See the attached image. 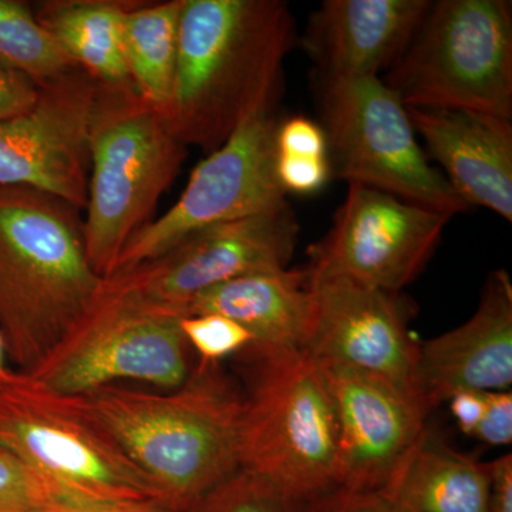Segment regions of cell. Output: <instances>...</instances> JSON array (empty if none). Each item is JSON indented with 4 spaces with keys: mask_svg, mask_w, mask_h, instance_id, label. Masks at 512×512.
<instances>
[{
    "mask_svg": "<svg viewBox=\"0 0 512 512\" xmlns=\"http://www.w3.org/2000/svg\"><path fill=\"white\" fill-rule=\"evenodd\" d=\"M0 64L37 86L77 69L28 5L0 0Z\"/></svg>",
    "mask_w": 512,
    "mask_h": 512,
    "instance_id": "cell-23",
    "label": "cell"
},
{
    "mask_svg": "<svg viewBox=\"0 0 512 512\" xmlns=\"http://www.w3.org/2000/svg\"><path fill=\"white\" fill-rule=\"evenodd\" d=\"M512 384V284L488 276L476 313L417 349L414 393L433 410L458 390L507 392Z\"/></svg>",
    "mask_w": 512,
    "mask_h": 512,
    "instance_id": "cell-16",
    "label": "cell"
},
{
    "mask_svg": "<svg viewBox=\"0 0 512 512\" xmlns=\"http://www.w3.org/2000/svg\"><path fill=\"white\" fill-rule=\"evenodd\" d=\"M215 313L252 336L251 356L305 350L313 320L308 268L255 272L214 286L192 299L184 316Z\"/></svg>",
    "mask_w": 512,
    "mask_h": 512,
    "instance_id": "cell-19",
    "label": "cell"
},
{
    "mask_svg": "<svg viewBox=\"0 0 512 512\" xmlns=\"http://www.w3.org/2000/svg\"><path fill=\"white\" fill-rule=\"evenodd\" d=\"M275 141L278 154L329 158L325 131L308 117H289L279 121Z\"/></svg>",
    "mask_w": 512,
    "mask_h": 512,
    "instance_id": "cell-28",
    "label": "cell"
},
{
    "mask_svg": "<svg viewBox=\"0 0 512 512\" xmlns=\"http://www.w3.org/2000/svg\"><path fill=\"white\" fill-rule=\"evenodd\" d=\"M183 6L184 0L136 2L124 25V55L131 84L160 110L167 106L173 90Z\"/></svg>",
    "mask_w": 512,
    "mask_h": 512,
    "instance_id": "cell-22",
    "label": "cell"
},
{
    "mask_svg": "<svg viewBox=\"0 0 512 512\" xmlns=\"http://www.w3.org/2000/svg\"><path fill=\"white\" fill-rule=\"evenodd\" d=\"M181 318L134 301L101 279L74 328L32 373L67 396L120 380L174 390L188 379V346Z\"/></svg>",
    "mask_w": 512,
    "mask_h": 512,
    "instance_id": "cell-9",
    "label": "cell"
},
{
    "mask_svg": "<svg viewBox=\"0 0 512 512\" xmlns=\"http://www.w3.org/2000/svg\"><path fill=\"white\" fill-rule=\"evenodd\" d=\"M332 175L450 215L471 210L417 141L407 107L380 77L315 76Z\"/></svg>",
    "mask_w": 512,
    "mask_h": 512,
    "instance_id": "cell-7",
    "label": "cell"
},
{
    "mask_svg": "<svg viewBox=\"0 0 512 512\" xmlns=\"http://www.w3.org/2000/svg\"><path fill=\"white\" fill-rule=\"evenodd\" d=\"M79 211L47 192L0 185V333L23 372L53 352L99 291Z\"/></svg>",
    "mask_w": 512,
    "mask_h": 512,
    "instance_id": "cell-3",
    "label": "cell"
},
{
    "mask_svg": "<svg viewBox=\"0 0 512 512\" xmlns=\"http://www.w3.org/2000/svg\"><path fill=\"white\" fill-rule=\"evenodd\" d=\"M490 463L424 430L382 491L396 512H487Z\"/></svg>",
    "mask_w": 512,
    "mask_h": 512,
    "instance_id": "cell-20",
    "label": "cell"
},
{
    "mask_svg": "<svg viewBox=\"0 0 512 512\" xmlns=\"http://www.w3.org/2000/svg\"><path fill=\"white\" fill-rule=\"evenodd\" d=\"M5 340H3L2 333H0V373L5 370V366H3V353H5Z\"/></svg>",
    "mask_w": 512,
    "mask_h": 512,
    "instance_id": "cell-35",
    "label": "cell"
},
{
    "mask_svg": "<svg viewBox=\"0 0 512 512\" xmlns=\"http://www.w3.org/2000/svg\"><path fill=\"white\" fill-rule=\"evenodd\" d=\"M180 328L188 346L197 350L201 363L218 365L225 357L244 352L252 345V336L247 329L215 313L184 316Z\"/></svg>",
    "mask_w": 512,
    "mask_h": 512,
    "instance_id": "cell-26",
    "label": "cell"
},
{
    "mask_svg": "<svg viewBox=\"0 0 512 512\" xmlns=\"http://www.w3.org/2000/svg\"><path fill=\"white\" fill-rule=\"evenodd\" d=\"M406 107L512 119V8L507 0H440L383 80Z\"/></svg>",
    "mask_w": 512,
    "mask_h": 512,
    "instance_id": "cell-6",
    "label": "cell"
},
{
    "mask_svg": "<svg viewBox=\"0 0 512 512\" xmlns=\"http://www.w3.org/2000/svg\"><path fill=\"white\" fill-rule=\"evenodd\" d=\"M39 97V86L0 64V120L28 113Z\"/></svg>",
    "mask_w": 512,
    "mask_h": 512,
    "instance_id": "cell-30",
    "label": "cell"
},
{
    "mask_svg": "<svg viewBox=\"0 0 512 512\" xmlns=\"http://www.w3.org/2000/svg\"><path fill=\"white\" fill-rule=\"evenodd\" d=\"M276 175L286 194H313L332 177L328 157L286 156L276 153Z\"/></svg>",
    "mask_w": 512,
    "mask_h": 512,
    "instance_id": "cell-27",
    "label": "cell"
},
{
    "mask_svg": "<svg viewBox=\"0 0 512 512\" xmlns=\"http://www.w3.org/2000/svg\"><path fill=\"white\" fill-rule=\"evenodd\" d=\"M451 218L447 212L349 184L332 228L309 248L306 268L399 293L426 268Z\"/></svg>",
    "mask_w": 512,
    "mask_h": 512,
    "instance_id": "cell-12",
    "label": "cell"
},
{
    "mask_svg": "<svg viewBox=\"0 0 512 512\" xmlns=\"http://www.w3.org/2000/svg\"><path fill=\"white\" fill-rule=\"evenodd\" d=\"M309 274L313 320L305 352L319 362L356 367L414 393L419 345L407 329L409 312L399 295L348 276Z\"/></svg>",
    "mask_w": 512,
    "mask_h": 512,
    "instance_id": "cell-15",
    "label": "cell"
},
{
    "mask_svg": "<svg viewBox=\"0 0 512 512\" xmlns=\"http://www.w3.org/2000/svg\"><path fill=\"white\" fill-rule=\"evenodd\" d=\"M0 446L93 503L158 500L163 494L119 444L32 373H0Z\"/></svg>",
    "mask_w": 512,
    "mask_h": 512,
    "instance_id": "cell-8",
    "label": "cell"
},
{
    "mask_svg": "<svg viewBox=\"0 0 512 512\" xmlns=\"http://www.w3.org/2000/svg\"><path fill=\"white\" fill-rule=\"evenodd\" d=\"M450 412L457 421L458 429L466 436L473 437L478 424L483 420L485 407H487V392L478 390H458L451 394Z\"/></svg>",
    "mask_w": 512,
    "mask_h": 512,
    "instance_id": "cell-32",
    "label": "cell"
},
{
    "mask_svg": "<svg viewBox=\"0 0 512 512\" xmlns=\"http://www.w3.org/2000/svg\"><path fill=\"white\" fill-rule=\"evenodd\" d=\"M184 512H306L266 478L238 468Z\"/></svg>",
    "mask_w": 512,
    "mask_h": 512,
    "instance_id": "cell-25",
    "label": "cell"
},
{
    "mask_svg": "<svg viewBox=\"0 0 512 512\" xmlns=\"http://www.w3.org/2000/svg\"><path fill=\"white\" fill-rule=\"evenodd\" d=\"M76 491L45 476L0 446V512H43L69 504H86Z\"/></svg>",
    "mask_w": 512,
    "mask_h": 512,
    "instance_id": "cell-24",
    "label": "cell"
},
{
    "mask_svg": "<svg viewBox=\"0 0 512 512\" xmlns=\"http://www.w3.org/2000/svg\"><path fill=\"white\" fill-rule=\"evenodd\" d=\"M136 2L53 0L35 16L77 69L101 86L131 83L124 55V25Z\"/></svg>",
    "mask_w": 512,
    "mask_h": 512,
    "instance_id": "cell-21",
    "label": "cell"
},
{
    "mask_svg": "<svg viewBox=\"0 0 512 512\" xmlns=\"http://www.w3.org/2000/svg\"><path fill=\"white\" fill-rule=\"evenodd\" d=\"M278 124L275 110L242 124L194 168L173 207L127 242L111 274L157 258L201 229L255 217L288 204L276 175Z\"/></svg>",
    "mask_w": 512,
    "mask_h": 512,
    "instance_id": "cell-10",
    "label": "cell"
},
{
    "mask_svg": "<svg viewBox=\"0 0 512 512\" xmlns=\"http://www.w3.org/2000/svg\"><path fill=\"white\" fill-rule=\"evenodd\" d=\"M490 446H507L512 441L511 392H487V407L474 436Z\"/></svg>",
    "mask_w": 512,
    "mask_h": 512,
    "instance_id": "cell-29",
    "label": "cell"
},
{
    "mask_svg": "<svg viewBox=\"0 0 512 512\" xmlns=\"http://www.w3.org/2000/svg\"><path fill=\"white\" fill-rule=\"evenodd\" d=\"M252 359L239 468L311 507L339 490L338 421L325 369L305 350Z\"/></svg>",
    "mask_w": 512,
    "mask_h": 512,
    "instance_id": "cell-5",
    "label": "cell"
},
{
    "mask_svg": "<svg viewBox=\"0 0 512 512\" xmlns=\"http://www.w3.org/2000/svg\"><path fill=\"white\" fill-rule=\"evenodd\" d=\"M295 20L281 0H184L173 90L163 111L185 147L211 154L275 110Z\"/></svg>",
    "mask_w": 512,
    "mask_h": 512,
    "instance_id": "cell-1",
    "label": "cell"
},
{
    "mask_svg": "<svg viewBox=\"0 0 512 512\" xmlns=\"http://www.w3.org/2000/svg\"><path fill=\"white\" fill-rule=\"evenodd\" d=\"M429 0H326L309 18L302 46L329 79L379 77L397 62L426 18Z\"/></svg>",
    "mask_w": 512,
    "mask_h": 512,
    "instance_id": "cell-17",
    "label": "cell"
},
{
    "mask_svg": "<svg viewBox=\"0 0 512 512\" xmlns=\"http://www.w3.org/2000/svg\"><path fill=\"white\" fill-rule=\"evenodd\" d=\"M490 474L487 512H512V454L491 461Z\"/></svg>",
    "mask_w": 512,
    "mask_h": 512,
    "instance_id": "cell-33",
    "label": "cell"
},
{
    "mask_svg": "<svg viewBox=\"0 0 512 512\" xmlns=\"http://www.w3.org/2000/svg\"><path fill=\"white\" fill-rule=\"evenodd\" d=\"M299 224L291 205L188 235L143 264L103 281L134 301L184 318L200 293L239 276L288 268Z\"/></svg>",
    "mask_w": 512,
    "mask_h": 512,
    "instance_id": "cell-11",
    "label": "cell"
},
{
    "mask_svg": "<svg viewBox=\"0 0 512 512\" xmlns=\"http://www.w3.org/2000/svg\"><path fill=\"white\" fill-rule=\"evenodd\" d=\"M306 512L396 511L382 493H355V491L338 490L306 508Z\"/></svg>",
    "mask_w": 512,
    "mask_h": 512,
    "instance_id": "cell-31",
    "label": "cell"
},
{
    "mask_svg": "<svg viewBox=\"0 0 512 512\" xmlns=\"http://www.w3.org/2000/svg\"><path fill=\"white\" fill-rule=\"evenodd\" d=\"M407 113L458 197L511 222V120L467 110L407 107Z\"/></svg>",
    "mask_w": 512,
    "mask_h": 512,
    "instance_id": "cell-18",
    "label": "cell"
},
{
    "mask_svg": "<svg viewBox=\"0 0 512 512\" xmlns=\"http://www.w3.org/2000/svg\"><path fill=\"white\" fill-rule=\"evenodd\" d=\"M339 440V490L382 493L427 429L416 394L373 373L323 363Z\"/></svg>",
    "mask_w": 512,
    "mask_h": 512,
    "instance_id": "cell-14",
    "label": "cell"
},
{
    "mask_svg": "<svg viewBox=\"0 0 512 512\" xmlns=\"http://www.w3.org/2000/svg\"><path fill=\"white\" fill-rule=\"evenodd\" d=\"M84 247L96 274L106 278L127 242L146 227L165 190L180 173L187 147L163 111L133 84H97L89 133Z\"/></svg>",
    "mask_w": 512,
    "mask_h": 512,
    "instance_id": "cell-4",
    "label": "cell"
},
{
    "mask_svg": "<svg viewBox=\"0 0 512 512\" xmlns=\"http://www.w3.org/2000/svg\"><path fill=\"white\" fill-rule=\"evenodd\" d=\"M74 397L175 512L187 511L239 468L244 397L218 365L201 363L168 393L111 384Z\"/></svg>",
    "mask_w": 512,
    "mask_h": 512,
    "instance_id": "cell-2",
    "label": "cell"
},
{
    "mask_svg": "<svg viewBox=\"0 0 512 512\" xmlns=\"http://www.w3.org/2000/svg\"><path fill=\"white\" fill-rule=\"evenodd\" d=\"M97 84L80 69L39 87L35 106L0 120V185L47 192L83 210Z\"/></svg>",
    "mask_w": 512,
    "mask_h": 512,
    "instance_id": "cell-13",
    "label": "cell"
},
{
    "mask_svg": "<svg viewBox=\"0 0 512 512\" xmlns=\"http://www.w3.org/2000/svg\"><path fill=\"white\" fill-rule=\"evenodd\" d=\"M43 512H175L163 501L136 500L113 503L69 504Z\"/></svg>",
    "mask_w": 512,
    "mask_h": 512,
    "instance_id": "cell-34",
    "label": "cell"
}]
</instances>
